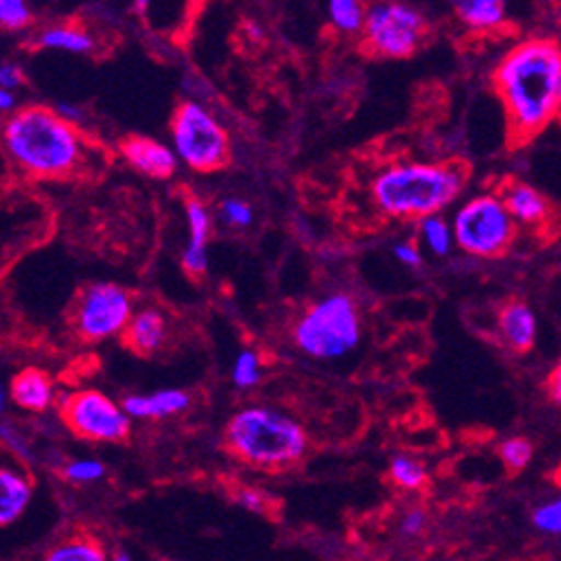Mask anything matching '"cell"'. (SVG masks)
<instances>
[{"label":"cell","instance_id":"obj_27","mask_svg":"<svg viewBox=\"0 0 561 561\" xmlns=\"http://www.w3.org/2000/svg\"><path fill=\"white\" fill-rule=\"evenodd\" d=\"M32 23L27 0H0V25L8 32H21Z\"/></svg>","mask_w":561,"mask_h":561},{"label":"cell","instance_id":"obj_37","mask_svg":"<svg viewBox=\"0 0 561 561\" xmlns=\"http://www.w3.org/2000/svg\"><path fill=\"white\" fill-rule=\"evenodd\" d=\"M56 110H59L61 115H64L68 122H72V124H79V122L83 119L81 107H77V105H72V103H61V105H56Z\"/></svg>","mask_w":561,"mask_h":561},{"label":"cell","instance_id":"obj_14","mask_svg":"<svg viewBox=\"0 0 561 561\" xmlns=\"http://www.w3.org/2000/svg\"><path fill=\"white\" fill-rule=\"evenodd\" d=\"M499 333L513 352L526 354L537 343V316L522 300H511L499 311Z\"/></svg>","mask_w":561,"mask_h":561},{"label":"cell","instance_id":"obj_3","mask_svg":"<svg viewBox=\"0 0 561 561\" xmlns=\"http://www.w3.org/2000/svg\"><path fill=\"white\" fill-rule=\"evenodd\" d=\"M468 173L459 163H397L374 180L376 208L397 219H423L453 206Z\"/></svg>","mask_w":561,"mask_h":561},{"label":"cell","instance_id":"obj_35","mask_svg":"<svg viewBox=\"0 0 561 561\" xmlns=\"http://www.w3.org/2000/svg\"><path fill=\"white\" fill-rule=\"evenodd\" d=\"M546 391L554 405H561V363H557L550 376L546 378Z\"/></svg>","mask_w":561,"mask_h":561},{"label":"cell","instance_id":"obj_33","mask_svg":"<svg viewBox=\"0 0 561 561\" xmlns=\"http://www.w3.org/2000/svg\"><path fill=\"white\" fill-rule=\"evenodd\" d=\"M23 83H25L23 70L16 64H3V68H0V88L19 90Z\"/></svg>","mask_w":561,"mask_h":561},{"label":"cell","instance_id":"obj_8","mask_svg":"<svg viewBox=\"0 0 561 561\" xmlns=\"http://www.w3.org/2000/svg\"><path fill=\"white\" fill-rule=\"evenodd\" d=\"M425 32L427 21L414 5L401 0H380L367 8L360 34L376 56L408 59L421 47Z\"/></svg>","mask_w":561,"mask_h":561},{"label":"cell","instance_id":"obj_32","mask_svg":"<svg viewBox=\"0 0 561 561\" xmlns=\"http://www.w3.org/2000/svg\"><path fill=\"white\" fill-rule=\"evenodd\" d=\"M427 526V515L423 511H410L401 519V533L405 537H419Z\"/></svg>","mask_w":561,"mask_h":561},{"label":"cell","instance_id":"obj_15","mask_svg":"<svg viewBox=\"0 0 561 561\" xmlns=\"http://www.w3.org/2000/svg\"><path fill=\"white\" fill-rule=\"evenodd\" d=\"M124 410L139 421H159L191 408V397L182 389H159L154 394H133L124 399Z\"/></svg>","mask_w":561,"mask_h":561},{"label":"cell","instance_id":"obj_30","mask_svg":"<svg viewBox=\"0 0 561 561\" xmlns=\"http://www.w3.org/2000/svg\"><path fill=\"white\" fill-rule=\"evenodd\" d=\"M533 524L548 535H561V496L535 511Z\"/></svg>","mask_w":561,"mask_h":561},{"label":"cell","instance_id":"obj_5","mask_svg":"<svg viewBox=\"0 0 561 561\" xmlns=\"http://www.w3.org/2000/svg\"><path fill=\"white\" fill-rule=\"evenodd\" d=\"M360 339V311L347 294H331L313 302L294 327L296 347L316 360L343 358L358 347Z\"/></svg>","mask_w":561,"mask_h":561},{"label":"cell","instance_id":"obj_1","mask_svg":"<svg viewBox=\"0 0 561 561\" xmlns=\"http://www.w3.org/2000/svg\"><path fill=\"white\" fill-rule=\"evenodd\" d=\"M492 83L506 110L511 146H526L561 117V43L548 36L515 43L496 64Z\"/></svg>","mask_w":561,"mask_h":561},{"label":"cell","instance_id":"obj_16","mask_svg":"<svg viewBox=\"0 0 561 561\" xmlns=\"http://www.w3.org/2000/svg\"><path fill=\"white\" fill-rule=\"evenodd\" d=\"M122 335L128 350H133L139 356H152L165 343V335H168L165 318L157 309H141L130 318Z\"/></svg>","mask_w":561,"mask_h":561},{"label":"cell","instance_id":"obj_9","mask_svg":"<svg viewBox=\"0 0 561 561\" xmlns=\"http://www.w3.org/2000/svg\"><path fill=\"white\" fill-rule=\"evenodd\" d=\"M135 316L133 296L112 283H96L81 291L72 322L81 341L101 343L124 333L130 318Z\"/></svg>","mask_w":561,"mask_h":561},{"label":"cell","instance_id":"obj_26","mask_svg":"<svg viewBox=\"0 0 561 561\" xmlns=\"http://www.w3.org/2000/svg\"><path fill=\"white\" fill-rule=\"evenodd\" d=\"M233 382L240 389H251L260 382L262 376V365L260 356L253 350H242L233 363Z\"/></svg>","mask_w":561,"mask_h":561},{"label":"cell","instance_id":"obj_28","mask_svg":"<svg viewBox=\"0 0 561 561\" xmlns=\"http://www.w3.org/2000/svg\"><path fill=\"white\" fill-rule=\"evenodd\" d=\"M219 215H221L224 221L231 224V227H236V229H247V227H251V224H253V208H251V204L244 202V199H238V197L224 199L219 204Z\"/></svg>","mask_w":561,"mask_h":561},{"label":"cell","instance_id":"obj_21","mask_svg":"<svg viewBox=\"0 0 561 561\" xmlns=\"http://www.w3.org/2000/svg\"><path fill=\"white\" fill-rule=\"evenodd\" d=\"M363 0H327V19L341 34H360L365 25Z\"/></svg>","mask_w":561,"mask_h":561},{"label":"cell","instance_id":"obj_20","mask_svg":"<svg viewBox=\"0 0 561 561\" xmlns=\"http://www.w3.org/2000/svg\"><path fill=\"white\" fill-rule=\"evenodd\" d=\"M34 45L38 49H56V51H68V54H90L94 49V36L70 23H56L43 27L34 36Z\"/></svg>","mask_w":561,"mask_h":561},{"label":"cell","instance_id":"obj_10","mask_svg":"<svg viewBox=\"0 0 561 561\" xmlns=\"http://www.w3.org/2000/svg\"><path fill=\"white\" fill-rule=\"evenodd\" d=\"M66 425L81 438L94 443H122L130 434V414L103 391L83 389L61 399Z\"/></svg>","mask_w":561,"mask_h":561},{"label":"cell","instance_id":"obj_31","mask_svg":"<svg viewBox=\"0 0 561 561\" xmlns=\"http://www.w3.org/2000/svg\"><path fill=\"white\" fill-rule=\"evenodd\" d=\"M238 501H240V506H244V508L251 511V513L262 515V513L266 511V496H264L260 490L244 488V490L238 492Z\"/></svg>","mask_w":561,"mask_h":561},{"label":"cell","instance_id":"obj_6","mask_svg":"<svg viewBox=\"0 0 561 561\" xmlns=\"http://www.w3.org/2000/svg\"><path fill=\"white\" fill-rule=\"evenodd\" d=\"M171 137L180 161L195 173H215L231 161V137L213 112L197 101H184L178 105Z\"/></svg>","mask_w":561,"mask_h":561},{"label":"cell","instance_id":"obj_25","mask_svg":"<svg viewBox=\"0 0 561 561\" xmlns=\"http://www.w3.org/2000/svg\"><path fill=\"white\" fill-rule=\"evenodd\" d=\"M499 457L511 472H522L533 459V445L526 438H508L499 447Z\"/></svg>","mask_w":561,"mask_h":561},{"label":"cell","instance_id":"obj_36","mask_svg":"<svg viewBox=\"0 0 561 561\" xmlns=\"http://www.w3.org/2000/svg\"><path fill=\"white\" fill-rule=\"evenodd\" d=\"M0 110H3V115H8V112H16V110H19L16 90L0 88Z\"/></svg>","mask_w":561,"mask_h":561},{"label":"cell","instance_id":"obj_2","mask_svg":"<svg viewBox=\"0 0 561 561\" xmlns=\"http://www.w3.org/2000/svg\"><path fill=\"white\" fill-rule=\"evenodd\" d=\"M3 141L10 159L36 180H66L79 171L85 148L77 124L56 107L27 105L5 122Z\"/></svg>","mask_w":561,"mask_h":561},{"label":"cell","instance_id":"obj_38","mask_svg":"<svg viewBox=\"0 0 561 561\" xmlns=\"http://www.w3.org/2000/svg\"><path fill=\"white\" fill-rule=\"evenodd\" d=\"M150 8H152V0H135V12L144 14V12H148Z\"/></svg>","mask_w":561,"mask_h":561},{"label":"cell","instance_id":"obj_29","mask_svg":"<svg viewBox=\"0 0 561 561\" xmlns=\"http://www.w3.org/2000/svg\"><path fill=\"white\" fill-rule=\"evenodd\" d=\"M105 468L103 463L94 461V459H81V461H72L64 468V477L72 483H94L99 479H103Z\"/></svg>","mask_w":561,"mask_h":561},{"label":"cell","instance_id":"obj_23","mask_svg":"<svg viewBox=\"0 0 561 561\" xmlns=\"http://www.w3.org/2000/svg\"><path fill=\"white\" fill-rule=\"evenodd\" d=\"M49 561H103L107 559V552L103 546L90 537H72L54 546L47 552Z\"/></svg>","mask_w":561,"mask_h":561},{"label":"cell","instance_id":"obj_7","mask_svg":"<svg viewBox=\"0 0 561 561\" xmlns=\"http://www.w3.org/2000/svg\"><path fill=\"white\" fill-rule=\"evenodd\" d=\"M455 242L474 257H501L517 238V219L501 195L468 199L453 219Z\"/></svg>","mask_w":561,"mask_h":561},{"label":"cell","instance_id":"obj_13","mask_svg":"<svg viewBox=\"0 0 561 561\" xmlns=\"http://www.w3.org/2000/svg\"><path fill=\"white\" fill-rule=\"evenodd\" d=\"M186 221L188 242L182 253V266L188 275H204L208 268V238H210V213L197 197H186Z\"/></svg>","mask_w":561,"mask_h":561},{"label":"cell","instance_id":"obj_11","mask_svg":"<svg viewBox=\"0 0 561 561\" xmlns=\"http://www.w3.org/2000/svg\"><path fill=\"white\" fill-rule=\"evenodd\" d=\"M119 150L135 171H139L146 178L168 180L178 171V161H180L178 152L157 139L133 135L122 141Z\"/></svg>","mask_w":561,"mask_h":561},{"label":"cell","instance_id":"obj_12","mask_svg":"<svg viewBox=\"0 0 561 561\" xmlns=\"http://www.w3.org/2000/svg\"><path fill=\"white\" fill-rule=\"evenodd\" d=\"M503 202L511 208L513 217L517 219V224L528 229H548L552 227V206L548 204V199L533 188L530 184L511 180L501 186Z\"/></svg>","mask_w":561,"mask_h":561},{"label":"cell","instance_id":"obj_34","mask_svg":"<svg viewBox=\"0 0 561 561\" xmlns=\"http://www.w3.org/2000/svg\"><path fill=\"white\" fill-rule=\"evenodd\" d=\"M394 255H397V260H399L401 264H405V266H410V268H419V266L423 264L421 251H419L414 244H410V242L397 244V247H394Z\"/></svg>","mask_w":561,"mask_h":561},{"label":"cell","instance_id":"obj_17","mask_svg":"<svg viewBox=\"0 0 561 561\" xmlns=\"http://www.w3.org/2000/svg\"><path fill=\"white\" fill-rule=\"evenodd\" d=\"M12 401L25 412H45L54 403V382L36 367H25L12 378Z\"/></svg>","mask_w":561,"mask_h":561},{"label":"cell","instance_id":"obj_19","mask_svg":"<svg viewBox=\"0 0 561 561\" xmlns=\"http://www.w3.org/2000/svg\"><path fill=\"white\" fill-rule=\"evenodd\" d=\"M32 483L25 474L3 468L0 470V526L14 524L30 506Z\"/></svg>","mask_w":561,"mask_h":561},{"label":"cell","instance_id":"obj_22","mask_svg":"<svg viewBox=\"0 0 561 561\" xmlns=\"http://www.w3.org/2000/svg\"><path fill=\"white\" fill-rule=\"evenodd\" d=\"M421 224V240L427 247L430 253L443 257L453 251V247H457L455 242V229L453 224H447L443 217L438 215H427L423 219H419Z\"/></svg>","mask_w":561,"mask_h":561},{"label":"cell","instance_id":"obj_39","mask_svg":"<svg viewBox=\"0 0 561 561\" xmlns=\"http://www.w3.org/2000/svg\"><path fill=\"white\" fill-rule=\"evenodd\" d=\"M115 559H119V561H122V559H124V561H128V559H133V557H130L128 552H117V554H115Z\"/></svg>","mask_w":561,"mask_h":561},{"label":"cell","instance_id":"obj_18","mask_svg":"<svg viewBox=\"0 0 561 561\" xmlns=\"http://www.w3.org/2000/svg\"><path fill=\"white\" fill-rule=\"evenodd\" d=\"M463 25L474 32H492L506 23V0H447Z\"/></svg>","mask_w":561,"mask_h":561},{"label":"cell","instance_id":"obj_24","mask_svg":"<svg viewBox=\"0 0 561 561\" xmlns=\"http://www.w3.org/2000/svg\"><path fill=\"white\" fill-rule=\"evenodd\" d=\"M389 479L403 490H421L427 483V470L412 457L399 455L389 463Z\"/></svg>","mask_w":561,"mask_h":561},{"label":"cell","instance_id":"obj_4","mask_svg":"<svg viewBox=\"0 0 561 561\" xmlns=\"http://www.w3.org/2000/svg\"><path fill=\"white\" fill-rule=\"evenodd\" d=\"M229 450L247 466L283 470L298 463L309 447L305 427L268 408H244L227 425Z\"/></svg>","mask_w":561,"mask_h":561}]
</instances>
